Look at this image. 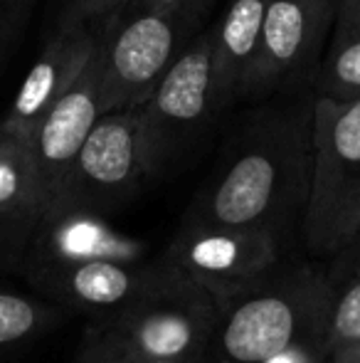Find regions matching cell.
<instances>
[{
	"mask_svg": "<svg viewBox=\"0 0 360 363\" xmlns=\"http://www.w3.org/2000/svg\"><path fill=\"white\" fill-rule=\"evenodd\" d=\"M182 13H121L106 23L96 45L99 111L146 104L182 52Z\"/></svg>",
	"mask_w": 360,
	"mask_h": 363,
	"instance_id": "5b68a950",
	"label": "cell"
},
{
	"mask_svg": "<svg viewBox=\"0 0 360 363\" xmlns=\"http://www.w3.org/2000/svg\"><path fill=\"white\" fill-rule=\"evenodd\" d=\"M343 255H360V233H358V238L353 240V245H351V247H348ZM338 257H341V255H338Z\"/></svg>",
	"mask_w": 360,
	"mask_h": 363,
	"instance_id": "484cf974",
	"label": "cell"
},
{
	"mask_svg": "<svg viewBox=\"0 0 360 363\" xmlns=\"http://www.w3.org/2000/svg\"><path fill=\"white\" fill-rule=\"evenodd\" d=\"M163 262L225 304L281 262V240L267 230L185 223Z\"/></svg>",
	"mask_w": 360,
	"mask_h": 363,
	"instance_id": "8992f818",
	"label": "cell"
},
{
	"mask_svg": "<svg viewBox=\"0 0 360 363\" xmlns=\"http://www.w3.org/2000/svg\"><path fill=\"white\" fill-rule=\"evenodd\" d=\"M267 0H232L215 28L212 50V94L215 106L230 104L242 94L245 77L257 55Z\"/></svg>",
	"mask_w": 360,
	"mask_h": 363,
	"instance_id": "9a60e30c",
	"label": "cell"
},
{
	"mask_svg": "<svg viewBox=\"0 0 360 363\" xmlns=\"http://www.w3.org/2000/svg\"><path fill=\"white\" fill-rule=\"evenodd\" d=\"M343 269L331 272L326 344L333 359L360 351V255H341Z\"/></svg>",
	"mask_w": 360,
	"mask_h": 363,
	"instance_id": "e0dca14e",
	"label": "cell"
},
{
	"mask_svg": "<svg viewBox=\"0 0 360 363\" xmlns=\"http://www.w3.org/2000/svg\"><path fill=\"white\" fill-rule=\"evenodd\" d=\"M217 319L220 304L215 296L173 269L161 287L114 314L99 316L91 326L156 359L202 363Z\"/></svg>",
	"mask_w": 360,
	"mask_h": 363,
	"instance_id": "277c9868",
	"label": "cell"
},
{
	"mask_svg": "<svg viewBox=\"0 0 360 363\" xmlns=\"http://www.w3.org/2000/svg\"><path fill=\"white\" fill-rule=\"evenodd\" d=\"M318 91V96H331L336 101L360 96V0H338Z\"/></svg>",
	"mask_w": 360,
	"mask_h": 363,
	"instance_id": "2e32d148",
	"label": "cell"
},
{
	"mask_svg": "<svg viewBox=\"0 0 360 363\" xmlns=\"http://www.w3.org/2000/svg\"><path fill=\"white\" fill-rule=\"evenodd\" d=\"M131 0H67L59 15L57 30L94 28L101 30L106 23L126 13Z\"/></svg>",
	"mask_w": 360,
	"mask_h": 363,
	"instance_id": "ffe728a7",
	"label": "cell"
},
{
	"mask_svg": "<svg viewBox=\"0 0 360 363\" xmlns=\"http://www.w3.org/2000/svg\"><path fill=\"white\" fill-rule=\"evenodd\" d=\"M47 213L33 148L0 134V272H20L40 220Z\"/></svg>",
	"mask_w": 360,
	"mask_h": 363,
	"instance_id": "4fadbf2b",
	"label": "cell"
},
{
	"mask_svg": "<svg viewBox=\"0 0 360 363\" xmlns=\"http://www.w3.org/2000/svg\"><path fill=\"white\" fill-rule=\"evenodd\" d=\"M74 363H180V361L156 359V356L141 354V351L106 336L104 331L89 326L82 344H79Z\"/></svg>",
	"mask_w": 360,
	"mask_h": 363,
	"instance_id": "d6986e66",
	"label": "cell"
},
{
	"mask_svg": "<svg viewBox=\"0 0 360 363\" xmlns=\"http://www.w3.org/2000/svg\"><path fill=\"white\" fill-rule=\"evenodd\" d=\"M173 269L161 259L149 262H124V259H91L77 264H54L28 272V282L42 294L62 301L72 309L94 311L96 316L114 314L124 306L166 282Z\"/></svg>",
	"mask_w": 360,
	"mask_h": 363,
	"instance_id": "9c48e42d",
	"label": "cell"
},
{
	"mask_svg": "<svg viewBox=\"0 0 360 363\" xmlns=\"http://www.w3.org/2000/svg\"><path fill=\"white\" fill-rule=\"evenodd\" d=\"M57 319L52 306L0 287V356L37 339Z\"/></svg>",
	"mask_w": 360,
	"mask_h": 363,
	"instance_id": "ac0fdd59",
	"label": "cell"
},
{
	"mask_svg": "<svg viewBox=\"0 0 360 363\" xmlns=\"http://www.w3.org/2000/svg\"><path fill=\"white\" fill-rule=\"evenodd\" d=\"M96 79H99V67H96L94 52L84 72L69 86L67 94L47 111V116L40 121L37 131L30 139L45 201H47V213L62 203L79 151L89 131L94 129L96 119L101 116Z\"/></svg>",
	"mask_w": 360,
	"mask_h": 363,
	"instance_id": "30bf717a",
	"label": "cell"
},
{
	"mask_svg": "<svg viewBox=\"0 0 360 363\" xmlns=\"http://www.w3.org/2000/svg\"><path fill=\"white\" fill-rule=\"evenodd\" d=\"M91 259H146V242L124 235L104 220V213L84 208H59L45 213L25 255L20 274L54 264H77Z\"/></svg>",
	"mask_w": 360,
	"mask_h": 363,
	"instance_id": "7c38bea8",
	"label": "cell"
},
{
	"mask_svg": "<svg viewBox=\"0 0 360 363\" xmlns=\"http://www.w3.org/2000/svg\"><path fill=\"white\" fill-rule=\"evenodd\" d=\"M331 272L316 264H281L220 304L207 356L217 363H265L326 326Z\"/></svg>",
	"mask_w": 360,
	"mask_h": 363,
	"instance_id": "7a4b0ae2",
	"label": "cell"
},
{
	"mask_svg": "<svg viewBox=\"0 0 360 363\" xmlns=\"http://www.w3.org/2000/svg\"><path fill=\"white\" fill-rule=\"evenodd\" d=\"M306 3H308V10H311L313 28H316L318 38H321V43H323L328 28L333 25V18H336L338 0H306Z\"/></svg>",
	"mask_w": 360,
	"mask_h": 363,
	"instance_id": "603a6c76",
	"label": "cell"
},
{
	"mask_svg": "<svg viewBox=\"0 0 360 363\" xmlns=\"http://www.w3.org/2000/svg\"><path fill=\"white\" fill-rule=\"evenodd\" d=\"M313 257H338L360 233V96L313 99V171L301 220Z\"/></svg>",
	"mask_w": 360,
	"mask_h": 363,
	"instance_id": "3957f363",
	"label": "cell"
},
{
	"mask_svg": "<svg viewBox=\"0 0 360 363\" xmlns=\"http://www.w3.org/2000/svg\"><path fill=\"white\" fill-rule=\"evenodd\" d=\"M212 50L215 30L182 50L149 101L141 106V136L149 176L161 173V168L200 129L210 111L217 109L212 94Z\"/></svg>",
	"mask_w": 360,
	"mask_h": 363,
	"instance_id": "52a82bcc",
	"label": "cell"
},
{
	"mask_svg": "<svg viewBox=\"0 0 360 363\" xmlns=\"http://www.w3.org/2000/svg\"><path fill=\"white\" fill-rule=\"evenodd\" d=\"M313 171V101L257 119L212 183L197 196L185 223L281 233L303 211Z\"/></svg>",
	"mask_w": 360,
	"mask_h": 363,
	"instance_id": "6da1fadb",
	"label": "cell"
},
{
	"mask_svg": "<svg viewBox=\"0 0 360 363\" xmlns=\"http://www.w3.org/2000/svg\"><path fill=\"white\" fill-rule=\"evenodd\" d=\"M265 363H333V356L326 344V326L298 339L296 344L279 351L277 356L267 359Z\"/></svg>",
	"mask_w": 360,
	"mask_h": 363,
	"instance_id": "44dd1931",
	"label": "cell"
},
{
	"mask_svg": "<svg viewBox=\"0 0 360 363\" xmlns=\"http://www.w3.org/2000/svg\"><path fill=\"white\" fill-rule=\"evenodd\" d=\"M99 33L101 30L94 28L54 30L45 52L20 84L8 114L0 119V134L18 136L30 144L40 121L67 94L94 57Z\"/></svg>",
	"mask_w": 360,
	"mask_h": 363,
	"instance_id": "8fae6325",
	"label": "cell"
},
{
	"mask_svg": "<svg viewBox=\"0 0 360 363\" xmlns=\"http://www.w3.org/2000/svg\"><path fill=\"white\" fill-rule=\"evenodd\" d=\"M333 363H360V351H356V354H348V356H341V359H333Z\"/></svg>",
	"mask_w": 360,
	"mask_h": 363,
	"instance_id": "d4e9b609",
	"label": "cell"
},
{
	"mask_svg": "<svg viewBox=\"0 0 360 363\" xmlns=\"http://www.w3.org/2000/svg\"><path fill=\"white\" fill-rule=\"evenodd\" d=\"M141 106L106 111L89 131L59 208L106 213L121 206L149 178L141 136Z\"/></svg>",
	"mask_w": 360,
	"mask_h": 363,
	"instance_id": "ba28073f",
	"label": "cell"
},
{
	"mask_svg": "<svg viewBox=\"0 0 360 363\" xmlns=\"http://www.w3.org/2000/svg\"><path fill=\"white\" fill-rule=\"evenodd\" d=\"M33 0H0V52L13 40V35L25 25Z\"/></svg>",
	"mask_w": 360,
	"mask_h": 363,
	"instance_id": "7402d4cb",
	"label": "cell"
},
{
	"mask_svg": "<svg viewBox=\"0 0 360 363\" xmlns=\"http://www.w3.org/2000/svg\"><path fill=\"white\" fill-rule=\"evenodd\" d=\"M321 38L306 0H267L257 55L245 77V91H265L313 62Z\"/></svg>",
	"mask_w": 360,
	"mask_h": 363,
	"instance_id": "5bb4252c",
	"label": "cell"
},
{
	"mask_svg": "<svg viewBox=\"0 0 360 363\" xmlns=\"http://www.w3.org/2000/svg\"><path fill=\"white\" fill-rule=\"evenodd\" d=\"M192 0H131L126 13H182Z\"/></svg>",
	"mask_w": 360,
	"mask_h": 363,
	"instance_id": "cb8c5ba5",
	"label": "cell"
}]
</instances>
